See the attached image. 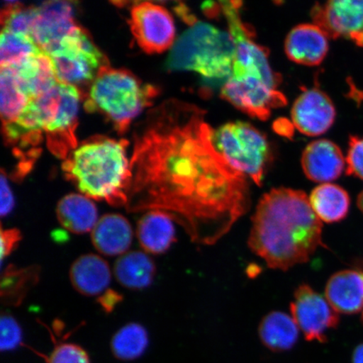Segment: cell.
Returning <instances> with one entry per match:
<instances>
[{"instance_id": "33", "label": "cell", "mask_w": 363, "mask_h": 363, "mask_svg": "<svg viewBox=\"0 0 363 363\" xmlns=\"http://www.w3.org/2000/svg\"><path fill=\"white\" fill-rule=\"evenodd\" d=\"M21 239V233L16 229L1 230V257H4L10 255L16 245L20 242Z\"/></svg>"}, {"instance_id": "19", "label": "cell", "mask_w": 363, "mask_h": 363, "mask_svg": "<svg viewBox=\"0 0 363 363\" xmlns=\"http://www.w3.org/2000/svg\"><path fill=\"white\" fill-rule=\"evenodd\" d=\"M70 280L74 288L85 296H99L107 291L111 272L102 257L87 254L78 258L70 269Z\"/></svg>"}, {"instance_id": "17", "label": "cell", "mask_w": 363, "mask_h": 363, "mask_svg": "<svg viewBox=\"0 0 363 363\" xmlns=\"http://www.w3.org/2000/svg\"><path fill=\"white\" fill-rule=\"evenodd\" d=\"M325 298L339 314L353 315L363 310V272L343 270L331 276Z\"/></svg>"}, {"instance_id": "3", "label": "cell", "mask_w": 363, "mask_h": 363, "mask_svg": "<svg viewBox=\"0 0 363 363\" xmlns=\"http://www.w3.org/2000/svg\"><path fill=\"white\" fill-rule=\"evenodd\" d=\"M80 99L78 89L57 82L30 101L15 122L3 125L4 138L20 149H34L45 133L50 151L66 159L77 147Z\"/></svg>"}, {"instance_id": "6", "label": "cell", "mask_w": 363, "mask_h": 363, "mask_svg": "<svg viewBox=\"0 0 363 363\" xmlns=\"http://www.w3.org/2000/svg\"><path fill=\"white\" fill-rule=\"evenodd\" d=\"M235 52L229 33L195 21L175 42L167 67L172 71H193L206 79L227 80L233 71Z\"/></svg>"}, {"instance_id": "37", "label": "cell", "mask_w": 363, "mask_h": 363, "mask_svg": "<svg viewBox=\"0 0 363 363\" xmlns=\"http://www.w3.org/2000/svg\"><path fill=\"white\" fill-rule=\"evenodd\" d=\"M362 323H363V311H362Z\"/></svg>"}, {"instance_id": "7", "label": "cell", "mask_w": 363, "mask_h": 363, "mask_svg": "<svg viewBox=\"0 0 363 363\" xmlns=\"http://www.w3.org/2000/svg\"><path fill=\"white\" fill-rule=\"evenodd\" d=\"M220 4L235 48L233 71L226 81L245 89H278L281 77L271 67L269 51L254 42L251 31L240 18L242 2Z\"/></svg>"}, {"instance_id": "22", "label": "cell", "mask_w": 363, "mask_h": 363, "mask_svg": "<svg viewBox=\"0 0 363 363\" xmlns=\"http://www.w3.org/2000/svg\"><path fill=\"white\" fill-rule=\"evenodd\" d=\"M258 334L267 349L282 352L291 350L297 343L299 328L292 316L284 312L274 311L263 318Z\"/></svg>"}, {"instance_id": "25", "label": "cell", "mask_w": 363, "mask_h": 363, "mask_svg": "<svg viewBox=\"0 0 363 363\" xmlns=\"http://www.w3.org/2000/svg\"><path fill=\"white\" fill-rule=\"evenodd\" d=\"M0 93L2 124L6 125L15 122L31 101L23 90L19 80L11 68L1 67Z\"/></svg>"}, {"instance_id": "9", "label": "cell", "mask_w": 363, "mask_h": 363, "mask_svg": "<svg viewBox=\"0 0 363 363\" xmlns=\"http://www.w3.org/2000/svg\"><path fill=\"white\" fill-rule=\"evenodd\" d=\"M48 55L57 81L77 89L87 85L91 87L99 71L108 66L103 53L80 26Z\"/></svg>"}, {"instance_id": "10", "label": "cell", "mask_w": 363, "mask_h": 363, "mask_svg": "<svg viewBox=\"0 0 363 363\" xmlns=\"http://www.w3.org/2000/svg\"><path fill=\"white\" fill-rule=\"evenodd\" d=\"M130 26L139 47L149 54L162 53L174 47V19L165 7L140 2L131 8Z\"/></svg>"}, {"instance_id": "13", "label": "cell", "mask_w": 363, "mask_h": 363, "mask_svg": "<svg viewBox=\"0 0 363 363\" xmlns=\"http://www.w3.org/2000/svg\"><path fill=\"white\" fill-rule=\"evenodd\" d=\"M78 27L69 2H45L38 7L31 38L49 54Z\"/></svg>"}, {"instance_id": "36", "label": "cell", "mask_w": 363, "mask_h": 363, "mask_svg": "<svg viewBox=\"0 0 363 363\" xmlns=\"http://www.w3.org/2000/svg\"><path fill=\"white\" fill-rule=\"evenodd\" d=\"M357 206H358V208H359V210L362 212V214H363V190L359 194V195H358Z\"/></svg>"}, {"instance_id": "21", "label": "cell", "mask_w": 363, "mask_h": 363, "mask_svg": "<svg viewBox=\"0 0 363 363\" xmlns=\"http://www.w3.org/2000/svg\"><path fill=\"white\" fill-rule=\"evenodd\" d=\"M60 224L75 234L92 231L98 222V210L92 199L83 194H71L63 197L57 206Z\"/></svg>"}, {"instance_id": "28", "label": "cell", "mask_w": 363, "mask_h": 363, "mask_svg": "<svg viewBox=\"0 0 363 363\" xmlns=\"http://www.w3.org/2000/svg\"><path fill=\"white\" fill-rule=\"evenodd\" d=\"M35 271L9 267L2 277V298L12 305L20 303L25 297L27 290L35 282L38 276Z\"/></svg>"}, {"instance_id": "12", "label": "cell", "mask_w": 363, "mask_h": 363, "mask_svg": "<svg viewBox=\"0 0 363 363\" xmlns=\"http://www.w3.org/2000/svg\"><path fill=\"white\" fill-rule=\"evenodd\" d=\"M311 17L329 38H347L363 48V0L317 3Z\"/></svg>"}, {"instance_id": "24", "label": "cell", "mask_w": 363, "mask_h": 363, "mask_svg": "<svg viewBox=\"0 0 363 363\" xmlns=\"http://www.w3.org/2000/svg\"><path fill=\"white\" fill-rule=\"evenodd\" d=\"M113 272L118 282L124 287L143 289L152 283L156 267L146 253L130 252L118 258Z\"/></svg>"}, {"instance_id": "2", "label": "cell", "mask_w": 363, "mask_h": 363, "mask_svg": "<svg viewBox=\"0 0 363 363\" xmlns=\"http://www.w3.org/2000/svg\"><path fill=\"white\" fill-rule=\"evenodd\" d=\"M252 251L272 269L288 270L310 259L322 243V224L305 192L272 189L252 217Z\"/></svg>"}, {"instance_id": "30", "label": "cell", "mask_w": 363, "mask_h": 363, "mask_svg": "<svg viewBox=\"0 0 363 363\" xmlns=\"http://www.w3.org/2000/svg\"><path fill=\"white\" fill-rule=\"evenodd\" d=\"M1 328V344L2 351H11L16 348L21 343L22 333L19 324L10 315H2L0 321Z\"/></svg>"}, {"instance_id": "8", "label": "cell", "mask_w": 363, "mask_h": 363, "mask_svg": "<svg viewBox=\"0 0 363 363\" xmlns=\"http://www.w3.org/2000/svg\"><path fill=\"white\" fill-rule=\"evenodd\" d=\"M212 140L231 167L262 185L271 156L264 135L246 122L235 121L214 130Z\"/></svg>"}, {"instance_id": "35", "label": "cell", "mask_w": 363, "mask_h": 363, "mask_svg": "<svg viewBox=\"0 0 363 363\" xmlns=\"http://www.w3.org/2000/svg\"><path fill=\"white\" fill-rule=\"evenodd\" d=\"M352 363H363V343L358 345L352 353Z\"/></svg>"}, {"instance_id": "23", "label": "cell", "mask_w": 363, "mask_h": 363, "mask_svg": "<svg viewBox=\"0 0 363 363\" xmlns=\"http://www.w3.org/2000/svg\"><path fill=\"white\" fill-rule=\"evenodd\" d=\"M310 202L313 211L321 221L335 223L347 216L351 199L340 186L328 183L322 184L313 190Z\"/></svg>"}, {"instance_id": "1", "label": "cell", "mask_w": 363, "mask_h": 363, "mask_svg": "<svg viewBox=\"0 0 363 363\" xmlns=\"http://www.w3.org/2000/svg\"><path fill=\"white\" fill-rule=\"evenodd\" d=\"M206 111L167 99L136 124L130 159V211H162L193 242L215 244L250 207L246 176L213 143Z\"/></svg>"}, {"instance_id": "27", "label": "cell", "mask_w": 363, "mask_h": 363, "mask_svg": "<svg viewBox=\"0 0 363 363\" xmlns=\"http://www.w3.org/2000/svg\"><path fill=\"white\" fill-rule=\"evenodd\" d=\"M29 35L2 29L0 38V66L11 67L43 52Z\"/></svg>"}, {"instance_id": "34", "label": "cell", "mask_w": 363, "mask_h": 363, "mask_svg": "<svg viewBox=\"0 0 363 363\" xmlns=\"http://www.w3.org/2000/svg\"><path fill=\"white\" fill-rule=\"evenodd\" d=\"M121 301V296L119 294L112 291V290H107L106 293L99 297V302L101 303L104 310L106 312H111L113 310L118 303Z\"/></svg>"}, {"instance_id": "31", "label": "cell", "mask_w": 363, "mask_h": 363, "mask_svg": "<svg viewBox=\"0 0 363 363\" xmlns=\"http://www.w3.org/2000/svg\"><path fill=\"white\" fill-rule=\"evenodd\" d=\"M346 163L347 174L363 180V136H351Z\"/></svg>"}, {"instance_id": "16", "label": "cell", "mask_w": 363, "mask_h": 363, "mask_svg": "<svg viewBox=\"0 0 363 363\" xmlns=\"http://www.w3.org/2000/svg\"><path fill=\"white\" fill-rule=\"evenodd\" d=\"M328 35L315 24L299 25L285 40V52L290 60L306 66L319 65L328 55Z\"/></svg>"}, {"instance_id": "29", "label": "cell", "mask_w": 363, "mask_h": 363, "mask_svg": "<svg viewBox=\"0 0 363 363\" xmlns=\"http://www.w3.org/2000/svg\"><path fill=\"white\" fill-rule=\"evenodd\" d=\"M48 363H90L87 352L78 345H58L49 356Z\"/></svg>"}, {"instance_id": "5", "label": "cell", "mask_w": 363, "mask_h": 363, "mask_svg": "<svg viewBox=\"0 0 363 363\" xmlns=\"http://www.w3.org/2000/svg\"><path fill=\"white\" fill-rule=\"evenodd\" d=\"M157 95L154 86L143 84L133 72L106 66L91 85L84 107L89 112L101 113L123 134Z\"/></svg>"}, {"instance_id": "26", "label": "cell", "mask_w": 363, "mask_h": 363, "mask_svg": "<svg viewBox=\"0 0 363 363\" xmlns=\"http://www.w3.org/2000/svg\"><path fill=\"white\" fill-rule=\"evenodd\" d=\"M111 346L118 359L135 360L143 355L148 346L147 330L138 323L125 325L113 335Z\"/></svg>"}, {"instance_id": "15", "label": "cell", "mask_w": 363, "mask_h": 363, "mask_svg": "<svg viewBox=\"0 0 363 363\" xmlns=\"http://www.w3.org/2000/svg\"><path fill=\"white\" fill-rule=\"evenodd\" d=\"M301 162L307 178L316 183L328 184L337 179L347 167L346 158L337 145L325 139L308 144Z\"/></svg>"}, {"instance_id": "11", "label": "cell", "mask_w": 363, "mask_h": 363, "mask_svg": "<svg viewBox=\"0 0 363 363\" xmlns=\"http://www.w3.org/2000/svg\"><path fill=\"white\" fill-rule=\"evenodd\" d=\"M290 311L308 342H325L328 331L337 328L340 321L338 313L328 299L307 284L299 286L295 291Z\"/></svg>"}, {"instance_id": "4", "label": "cell", "mask_w": 363, "mask_h": 363, "mask_svg": "<svg viewBox=\"0 0 363 363\" xmlns=\"http://www.w3.org/2000/svg\"><path fill=\"white\" fill-rule=\"evenodd\" d=\"M127 142L95 138L76 147L62 170L82 194L115 206H126L131 179Z\"/></svg>"}, {"instance_id": "14", "label": "cell", "mask_w": 363, "mask_h": 363, "mask_svg": "<svg viewBox=\"0 0 363 363\" xmlns=\"http://www.w3.org/2000/svg\"><path fill=\"white\" fill-rule=\"evenodd\" d=\"M335 116L333 102L328 94L318 88L303 91L292 108L294 125L308 136L325 133L333 126Z\"/></svg>"}, {"instance_id": "32", "label": "cell", "mask_w": 363, "mask_h": 363, "mask_svg": "<svg viewBox=\"0 0 363 363\" xmlns=\"http://www.w3.org/2000/svg\"><path fill=\"white\" fill-rule=\"evenodd\" d=\"M1 204H0V213L1 216L4 217L10 214L12 211L13 206H15V199H13V194L9 185L8 180L4 171L1 174Z\"/></svg>"}, {"instance_id": "18", "label": "cell", "mask_w": 363, "mask_h": 363, "mask_svg": "<svg viewBox=\"0 0 363 363\" xmlns=\"http://www.w3.org/2000/svg\"><path fill=\"white\" fill-rule=\"evenodd\" d=\"M92 242L104 256L124 255L133 239V227L126 218L118 214L104 216L91 231Z\"/></svg>"}, {"instance_id": "20", "label": "cell", "mask_w": 363, "mask_h": 363, "mask_svg": "<svg viewBox=\"0 0 363 363\" xmlns=\"http://www.w3.org/2000/svg\"><path fill=\"white\" fill-rule=\"evenodd\" d=\"M174 219L167 213L150 211L138 222V238L140 247L151 254L164 253L175 242Z\"/></svg>"}]
</instances>
